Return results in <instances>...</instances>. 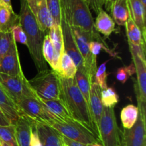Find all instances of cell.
Returning a JSON list of instances; mask_svg holds the SVG:
<instances>
[{
  "instance_id": "19",
  "label": "cell",
  "mask_w": 146,
  "mask_h": 146,
  "mask_svg": "<svg viewBox=\"0 0 146 146\" xmlns=\"http://www.w3.org/2000/svg\"><path fill=\"white\" fill-rule=\"evenodd\" d=\"M132 55L133 62L135 66V74L137 75V81L139 92L144 100H146V61L142 60L135 52L130 50Z\"/></svg>"
},
{
  "instance_id": "37",
  "label": "cell",
  "mask_w": 146,
  "mask_h": 146,
  "mask_svg": "<svg viewBox=\"0 0 146 146\" xmlns=\"http://www.w3.org/2000/svg\"><path fill=\"white\" fill-rule=\"evenodd\" d=\"M11 34H12L13 39L16 42L21 43V44L27 45V38L24 29L20 25L19 22L15 24L11 29Z\"/></svg>"
},
{
  "instance_id": "25",
  "label": "cell",
  "mask_w": 146,
  "mask_h": 146,
  "mask_svg": "<svg viewBox=\"0 0 146 146\" xmlns=\"http://www.w3.org/2000/svg\"><path fill=\"white\" fill-rule=\"evenodd\" d=\"M76 83L78 86V89L82 93L83 96L87 102H89L90 91H91V84L94 80L91 79L89 74L87 73L86 70H77L74 77Z\"/></svg>"
},
{
  "instance_id": "18",
  "label": "cell",
  "mask_w": 146,
  "mask_h": 146,
  "mask_svg": "<svg viewBox=\"0 0 146 146\" xmlns=\"http://www.w3.org/2000/svg\"><path fill=\"white\" fill-rule=\"evenodd\" d=\"M128 5L130 17L141 29L145 40V7L138 0H128Z\"/></svg>"
},
{
  "instance_id": "32",
  "label": "cell",
  "mask_w": 146,
  "mask_h": 146,
  "mask_svg": "<svg viewBox=\"0 0 146 146\" xmlns=\"http://www.w3.org/2000/svg\"><path fill=\"white\" fill-rule=\"evenodd\" d=\"M111 60H108L104 62L98 67L96 71L94 77V82L96 83L101 90H105L108 87L107 86V77L109 73L106 72V64Z\"/></svg>"
},
{
  "instance_id": "41",
  "label": "cell",
  "mask_w": 146,
  "mask_h": 146,
  "mask_svg": "<svg viewBox=\"0 0 146 146\" xmlns=\"http://www.w3.org/2000/svg\"><path fill=\"white\" fill-rule=\"evenodd\" d=\"M9 125H11V123H10L9 120L7 118V117L4 115L3 112L1 111V110L0 109V125L6 126Z\"/></svg>"
},
{
  "instance_id": "2",
  "label": "cell",
  "mask_w": 146,
  "mask_h": 146,
  "mask_svg": "<svg viewBox=\"0 0 146 146\" xmlns=\"http://www.w3.org/2000/svg\"><path fill=\"white\" fill-rule=\"evenodd\" d=\"M19 24L27 38V45L30 55L38 72L47 68L42 54L44 33L40 29L36 19L29 9L26 0H20Z\"/></svg>"
},
{
  "instance_id": "40",
  "label": "cell",
  "mask_w": 146,
  "mask_h": 146,
  "mask_svg": "<svg viewBox=\"0 0 146 146\" xmlns=\"http://www.w3.org/2000/svg\"><path fill=\"white\" fill-rule=\"evenodd\" d=\"M61 140H62L63 143L65 144L66 146H88L85 144H83V143H79V142L75 141V140H73L71 139L68 138V137H65V136H63L61 135Z\"/></svg>"
},
{
  "instance_id": "13",
  "label": "cell",
  "mask_w": 146,
  "mask_h": 146,
  "mask_svg": "<svg viewBox=\"0 0 146 146\" xmlns=\"http://www.w3.org/2000/svg\"><path fill=\"white\" fill-rule=\"evenodd\" d=\"M0 72L10 76H17L24 74L15 41L0 62Z\"/></svg>"
},
{
  "instance_id": "29",
  "label": "cell",
  "mask_w": 146,
  "mask_h": 146,
  "mask_svg": "<svg viewBox=\"0 0 146 146\" xmlns=\"http://www.w3.org/2000/svg\"><path fill=\"white\" fill-rule=\"evenodd\" d=\"M48 34L57 54L61 57L64 52V39H63V33L61 25L54 24L50 28Z\"/></svg>"
},
{
  "instance_id": "34",
  "label": "cell",
  "mask_w": 146,
  "mask_h": 146,
  "mask_svg": "<svg viewBox=\"0 0 146 146\" xmlns=\"http://www.w3.org/2000/svg\"><path fill=\"white\" fill-rule=\"evenodd\" d=\"M46 4L54 24L61 25V8L60 0H46Z\"/></svg>"
},
{
  "instance_id": "39",
  "label": "cell",
  "mask_w": 146,
  "mask_h": 146,
  "mask_svg": "<svg viewBox=\"0 0 146 146\" xmlns=\"http://www.w3.org/2000/svg\"><path fill=\"white\" fill-rule=\"evenodd\" d=\"M30 146H42L35 127L32 124H31V135H30Z\"/></svg>"
},
{
  "instance_id": "38",
  "label": "cell",
  "mask_w": 146,
  "mask_h": 146,
  "mask_svg": "<svg viewBox=\"0 0 146 146\" xmlns=\"http://www.w3.org/2000/svg\"><path fill=\"white\" fill-rule=\"evenodd\" d=\"M90 9L94 10L96 13L98 14L101 9H103L104 6V0H84Z\"/></svg>"
},
{
  "instance_id": "15",
  "label": "cell",
  "mask_w": 146,
  "mask_h": 146,
  "mask_svg": "<svg viewBox=\"0 0 146 146\" xmlns=\"http://www.w3.org/2000/svg\"><path fill=\"white\" fill-rule=\"evenodd\" d=\"M101 89L96 82H93L91 84V91H90L89 104L90 112H91V117L94 123L97 133L98 135V126H99L100 120L102 115L104 106L101 100ZM99 138V137H98Z\"/></svg>"
},
{
  "instance_id": "5",
  "label": "cell",
  "mask_w": 146,
  "mask_h": 146,
  "mask_svg": "<svg viewBox=\"0 0 146 146\" xmlns=\"http://www.w3.org/2000/svg\"><path fill=\"white\" fill-rule=\"evenodd\" d=\"M74 40L78 50L84 60V67L87 73L94 80V74L97 70V57L91 54L89 50V43L91 41L105 42L98 31L89 33L84 31L81 29L71 27Z\"/></svg>"
},
{
  "instance_id": "14",
  "label": "cell",
  "mask_w": 146,
  "mask_h": 146,
  "mask_svg": "<svg viewBox=\"0 0 146 146\" xmlns=\"http://www.w3.org/2000/svg\"><path fill=\"white\" fill-rule=\"evenodd\" d=\"M31 123L35 127L42 146H61V134L56 129L45 123Z\"/></svg>"
},
{
  "instance_id": "12",
  "label": "cell",
  "mask_w": 146,
  "mask_h": 146,
  "mask_svg": "<svg viewBox=\"0 0 146 146\" xmlns=\"http://www.w3.org/2000/svg\"><path fill=\"white\" fill-rule=\"evenodd\" d=\"M28 7L34 17L41 31L48 34L50 28L54 25L52 18L47 7L46 0H26Z\"/></svg>"
},
{
  "instance_id": "48",
  "label": "cell",
  "mask_w": 146,
  "mask_h": 146,
  "mask_svg": "<svg viewBox=\"0 0 146 146\" xmlns=\"http://www.w3.org/2000/svg\"><path fill=\"white\" fill-rule=\"evenodd\" d=\"M121 146H123V144H121Z\"/></svg>"
},
{
  "instance_id": "20",
  "label": "cell",
  "mask_w": 146,
  "mask_h": 146,
  "mask_svg": "<svg viewBox=\"0 0 146 146\" xmlns=\"http://www.w3.org/2000/svg\"><path fill=\"white\" fill-rule=\"evenodd\" d=\"M19 22V14L14 12L12 7L0 3V32L11 31V28Z\"/></svg>"
},
{
  "instance_id": "24",
  "label": "cell",
  "mask_w": 146,
  "mask_h": 146,
  "mask_svg": "<svg viewBox=\"0 0 146 146\" xmlns=\"http://www.w3.org/2000/svg\"><path fill=\"white\" fill-rule=\"evenodd\" d=\"M113 19L119 26H125L130 17L128 0H117L113 4L111 11Z\"/></svg>"
},
{
  "instance_id": "17",
  "label": "cell",
  "mask_w": 146,
  "mask_h": 146,
  "mask_svg": "<svg viewBox=\"0 0 146 146\" xmlns=\"http://www.w3.org/2000/svg\"><path fill=\"white\" fill-rule=\"evenodd\" d=\"M40 100L44 103L48 112L54 116L58 121L66 122L74 120L64 100L61 98L54 100Z\"/></svg>"
},
{
  "instance_id": "46",
  "label": "cell",
  "mask_w": 146,
  "mask_h": 146,
  "mask_svg": "<svg viewBox=\"0 0 146 146\" xmlns=\"http://www.w3.org/2000/svg\"><path fill=\"white\" fill-rule=\"evenodd\" d=\"M138 1H139L140 2H141L146 8V0H138Z\"/></svg>"
},
{
  "instance_id": "27",
  "label": "cell",
  "mask_w": 146,
  "mask_h": 146,
  "mask_svg": "<svg viewBox=\"0 0 146 146\" xmlns=\"http://www.w3.org/2000/svg\"><path fill=\"white\" fill-rule=\"evenodd\" d=\"M77 67L74 62L64 51L60 58L59 72L58 74L65 78L74 79Z\"/></svg>"
},
{
  "instance_id": "3",
  "label": "cell",
  "mask_w": 146,
  "mask_h": 146,
  "mask_svg": "<svg viewBox=\"0 0 146 146\" xmlns=\"http://www.w3.org/2000/svg\"><path fill=\"white\" fill-rule=\"evenodd\" d=\"M61 14L71 27L94 33V20L90 8L84 0H60Z\"/></svg>"
},
{
  "instance_id": "1",
  "label": "cell",
  "mask_w": 146,
  "mask_h": 146,
  "mask_svg": "<svg viewBox=\"0 0 146 146\" xmlns=\"http://www.w3.org/2000/svg\"><path fill=\"white\" fill-rule=\"evenodd\" d=\"M58 78L61 98L64 100L73 120L85 126L98 137L91 117L89 104L78 89L74 78L67 79L59 74Z\"/></svg>"
},
{
  "instance_id": "42",
  "label": "cell",
  "mask_w": 146,
  "mask_h": 146,
  "mask_svg": "<svg viewBox=\"0 0 146 146\" xmlns=\"http://www.w3.org/2000/svg\"><path fill=\"white\" fill-rule=\"evenodd\" d=\"M115 1H117V0H104V5H105L106 9L108 11H111V7Z\"/></svg>"
},
{
  "instance_id": "26",
  "label": "cell",
  "mask_w": 146,
  "mask_h": 146,
  "mask_svg": "<svg viewBox=\"0 0 146 146\" xmlns=\"http://www.w3.org/2000/svg\"><path fill=\"white\" fill-rule=\"evenodd\" d=\"M125 26L128 42L134 45H138L145 48V40L143 36L141 29L138 28L131 17H129Z\"/></svg>"
},
{
  "instance_id": "6",
  "label": "cell",
  "mask_w": 146,
  "mask_h": 146,
  "mask_svg": "<svg viewBox=\"0 0 146 146\" xmlns=\"http://www.w3.org/2000/svg\"><path fill=\"white\" fill-rule=\"evenodd\" d=\"M98 137L102 146H121L122 144L114 107H104L98 126Z\"/></svg>"
},
{
  "instance_id": "33",
  "label": "cell",
  "mask_w": 146,
  "mask_h": 146,
  "mask_svg": "<svg viewBox=\"0 0 146 146\" xmlns=\"http://www.w3.org/2000/svg\"><path fill=\"white\" fill-rule=\"evenodd\" d=\"M101 50H104L107 53L110 54V56L113 57H118L117 56L118 53L114 50H111L107 45L106 42H98V41H91L89 43V50L93 56L97 57L99 54Z\"/></svg>"
},
{
  "instance_id": "21",
  "label": "cell",
  "mask_w": 146,
  "mask_h": 146,
  "mask_svg": "<svg viewBox=\"0 0 146 146\" xmlns=\"http://www.w3.org/2000/svg\"><path fill=\"white\" fill-rule=\"evenodd\" d=\"M15 134L19 146H30L31 123L24 116L20 115L15 124Z\"/></svg>"
},
{
  "instance_id": "31",
  "label": "cell",
  "mask_w": 146,
  "mask_h": 146,
  "mask_svg": "<svg viewBox=\"0 0 146 146\" xmlns=\"http://www.w3.org/2000/svg\"><path fill=\"white\" fill-rule=\"evenodd\" d=\"M0 139L10 146H19L15 134V125H0Z\"/></svg>"
},
{
  "instance_id": "4",
  "label": "cell",
  "mask_w": 146,
  "mask_h": 146,
  "mask_svg": "<svg viewBox=\"0 0 146 146\" xmlns=\"http://www.w3.org/2000/svg\"><path fill=\"white\" fill-rule=\"evenodd\" d=\"M35 94L39 99L54 100L61 98V90L58 73L46 69L38 72L36 75L29 80Z\"/></svg>"
},
{
  "instance_id": "22",
  "label": "cell",
  "mask_w": 146,
  "mask_h": 146,
  "mask_svg": "<svg viewBox=\"0 0 146 146\" xmlns=\"http://www.w3.org/2000/svg\"><path fill=\"white\" fill-rule=\"evenodd\" d=\"M42 54L45 62L48 63L52 70L56 72H59L61 57L57 54L48 34L44 36L42 45Z\"/></svg>"
},
{
  "instance_id": "45",
  "label": "cell",
  "mask_w": 146,
  "mask_h": 146,
  "mask_svg": "<svg viewBox=\"0 0 146 146\" xmlns=\"http://www.w3.org/2000/svg\"><path fill=\"white\" fill-rule=\"evenodd\" d=\"M88 146H102V145H101L100 143H94L91 145H88Z\"/></svg>"
},
{
  "instance_id": "16",
  "label": "cell",
  "mask_w": 146,
  "mask_h": 146,
  "mask_svg": "<svg viewBox=\"0 0 146 146\" xmlns=\"http://www.w3.org/2000/svg\"><path fill=\"white\" fill-rule=\"evenodd\" d=\"M0 109L11 124H15L20 117L17 104L0 83Z\"/></svg>"
},
{
  "instance_id": "35",
  "label": "cell",
  "mask_w": 146,
  "mask_h": 146,
  "mask_svg": "<svg viewBox=\"0 0 146 146\" xmlns=\"http://www.w3.org/2000/svg\"><path fill=\"white\" fill-rule=\"evenodd\" d=\"M14 42L11 31L0 32V62Z\"/></svg>"
},
{
  "instance_id": "8",
  "label": "cell",
  "mask_w": 146,
  "mask_h": 146,
  "mask_svg": "<svg viewBox=\"0 0 146 146\" xmlns=\"http://www.w3.org/2000/svg\"><path fill=\"white\" fill-rule=\"evenodd\" d=\"M50 125L57 130L61 135L86 145L94 143H100L98 137L87 127L74 121H55Z\"/></svg>"
},
{
  "instance_id": "7",
  "label": "cell",
  "mask_w": 146,
  "mask_h": 146,
  "mask_svg": "<svg viewBox=\"0 0 146 146\" xmlns=\"http://www.w3.org/2000/svg\"><path fill=\"white\" fill-rule=\"evenodd\" d=\"M20 115L24 116L30 122L51 125L58 121L48 112L39 98H22L16 102Z\"/></svg>"
},
{
  "instance_id": "47",
  "label": "cell",
  "mask_w": 146,
  "mask_h": 146,
  "mask_svg": "<svg viewBox=\"0 0 146 146\" xmlns=\"http://www.w3.org/2000/svg\"><path fill=\"white\" fill-rule=\"evenodd\" d=\"M61 146H66L65 144H64V143H63V142H62V145H61Z\"/></svg>"
},
{
  "instance_id": "44",
  "label": "cell",
  "mask_w": 146,
  "mask_h": 146,
  "mask_svg": "<svg viewBox=\"0 0 146 146\" xmlns=\"http://www.w3.org/2000/svg\"><path fill=\"white\" fill-rule=\"evenodd\" d=\"M0 146H10V145L7 144V143H6L4 141H3L1 139H0Z\"/></svg>"
},
{
  "instance_id": "23",
  "label": "cell",
  "mask_w": 146,
  "mask_h": 146,
  "mask_svg": "<svg viewBox=\"0 0 146 146\" xmlns=\"http://www.w3.org/2000/svg\"><path fill=\"white\" fill-rule=\"evenodd\" d=\"M94 28L96 31L104 34L106 37H108L115 31V23L106 11L101 9L94 21Z\"/></svg>"
},
{
  "instance_id": "36",
  "label": "cell",
  "mask_w": 146,
  "mask_h": 146,
  "mask_svg": "<svg viewBox=\"0 0 146 146\" xmlns=\"http://www.w3.org/2000/svg\"><path fill=\"white\" fill-rule=\"evenodd\" d=\"M135 73V66L133 63H131L130 65L123 66L122 67H120L116 72L115 77L116 79L119 82H121L122 84H125L127 80L129 79L130 77Z\"/></svg>"
},
{
  "instance_id": "9",
  "label": "cell",
  "mask_w": 146,
  "mask_h": 146,
  "mask_svg": "<svg viewBox=\"0 0 146 146\" xmlns=\"http://www.w3.org/2000/svg\"><path fill=\"white\" fill-rule=\"evenodd\" d=\"M0 83L15 103L22 98L38 99L24 74L10 76L0 72Z\"/></svg>"
},
{
  "instance_id": "11",
  "label": "cell",
  "mask_w": 146,
  "mask_h": 146,
  "mask_svg": "<svg viewBox=\"0 0 146 146\" xmlns=\"http://www.w3.org/2000/svg\"><path fill=\"white\" fill-rule=\"evenodd\" d=\"M61 27L62 29L63 39H64V51L74 62L77 70H86L84 67V60L75 42L71 27L66 22L62 14L61 17Z\"/></svg>"
},
{
  "instance_id": "43",
  "label": "cell",
  "mask_w": 146,
  "mask_h": 146,
  "mask_svg": "<svg viewBox=\"0 0 146 146\" xmlns=\"http://www.w3.org/2000/svg\"><path fill=\"white\" fill-rule=\"evenodd\" d=\"M0 3L9 6V7H12L11 6V0H0Z\"/></svg>"
},
{
  "instance_id": "28",
  "label": "cell",
  "mask_w": 146,
  "mask_h": 146,
  "mask_svg": "<svg viewBox=\"0 0 146 146\" xmlns=\"http://www.w3.org/2000/svg\"><path fill=\"white\" fill-rule=\"evenodd\" d=\"M139 110L137 106L128 104L122 109L121 113V120L125 129H130L134 125L138 119Z\"/></svg>"
},
{
  "instance_id": "10",
  "label": "cell",
  "mask_w": 146,
  "mask_h": 146,
  "mask_svg": "<svg viewBox=\"0 0 146 146\" xmlns=\"http://www.w3.org/2000/svg\"><path fill=\"white\" fill-rule=\"evenodd\" d=\"M121 140L123 146H146L145 117L139 113L134 125L130 129L124 128Z\"/></svg>"
},
{
  "instance_id": "30",
  "label": "cell",
  "mask_w": 146,
  "mask_h": 146,
  "mask_svg": "<svg viewBox=\"0 0 146 146\" xmlns=\"http://www.w3.org/2000/svg\"><path fill=\"white\" fill-rule=\"evenodd\" d=\"M101 100L104 107H114L119 102V96L113 87H107L101 90Z\"/></svg>"
}]
</instances>
